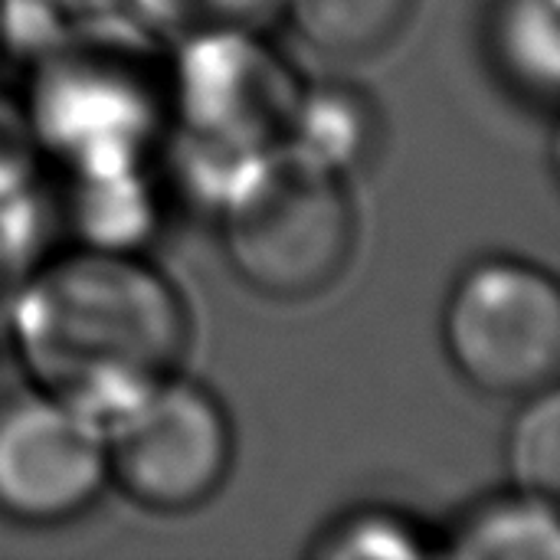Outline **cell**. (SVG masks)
I'll list each match as a JSON object with an SVG mask.
<instances>
[{"instance_id":"6da1fadb","label":"cell","mask_w":560,"mask_h":560,"mask_svg":"<svg viewBox=\"0 0 560 560\" xmlns=\"http://www.w3.org/2000/svg\"><path fill=\"white\" fill-rule=\"evenodd\" d=\"M13 338L36 390L85 417H115L177 371L187 312L154 266L118 246H85L30 279Z\"/></svg>"},{"instance_id":"7a4b0ae2","label":"cell","mask_w":560,"mask_h":560,"mask_svg":"<svg viewBox=\"0 0 560 560\" xmlns=\"http://www.w3.org/2000/svg\"><path fill=\"white\" fill-rule=\"evenodd\" d=\"M220 236L230 266L256 292L308 299L345 269L354 210L338 167L302 148H269L236 171Z\"/></svg>"},{"instance_id":"3957f363","label":"cell","mask_w":560,"mask_h":560,"mask_svg":"<svg viewBox=\"0 0 560 560\" xmlns=\"http://www.w3.org/2000/svg\"><path fill=\"white\" fill-rule=\"evenodd\" d=\"M443 345L466 384L492 397H528L560 371V289L522 259H482L453 285Z\"/></svg>"},{"instance_id":"277c9868","label":"cell","mask_w":560,"mask_h":560,"mask_svg":"<svg viewBox=\"0 0 560 560\" xmlns=\"http://www.w3.org/2000/svg\"><path fill=\"white\" fill-rule=\"evenodd\" d=\"M102 436L108 479L151 512L200 509L233 463V427L223 404L177 374L118 410Z\"/></svg>"},{"instance_id":"5b68a950","label":"cell","mask_w":560,"mask_h":560,"mask_svg":"<svg viewBox=\"0 0 560 560\" xmlns=\"http://www.w3.org/2000/svg\"><path fill=\"white\" fill-rule=\"evenodd\" d=\"M108 482L92 417L33 390L0 400V515L56 525L82 515Z\"/></svg>"},{"instance_id":"8992f818","label":"cell","mask_w":560,"mask_h":560,"mask_svg":"<svg viewBox=\"0 0 560 560\" xmlns=\"http://www.w3.org/2000/svg\"><path fill=\"white\" fill-rule=\"evenodd\" d=\"M450 555L463 560H558L555 499L512 492L472 509L453 528Z\"/></svg>"},{"instance_id":"52a82bcc","label":"cell","mask_w":560,"mask_h":560,"mask_svg":"<svg viewBox=\"0 0 560 560\" xmlns=\"http://www.w3.org/2000/svg\"><path fill=\"white\" fill-rule=\"evenodd\" d=\"M489 49L505 82L535 102L558 95V0H499L489 23Z\"/></svg>"},{"instance_id":"ba28073f","label":"cell","mask_w":560,"mask_h":560,"mask_svg":"<svg viewBox=\"0 0 560 560\" xmlns=\"http://www.w3.org/2000/svg\"><path fill=\"white\" fill-rule=\"evenodd\" d=\"M413 0H285L295 33L325 56H364L404 26Z\"/></svg>"},{"instance_id":"9c48e42d","label":"cell","mask_w":560,"mask_h":560,"mask_svg":"<svg viewBox=\"0 0 560 560\" xmlns=\"http://www.w3.org/2000/svg\"><path fill=\"white\" fill-rule=\"evenodd\" d=\"M505 469L515 492L555 499L560 489V394L545 387L525 397L505 433Z\"/></svg>"},{"instance_id":"30bf717a","label":"cell","mask_w":560,"mask_h":560,"mask_svg":"<svg viewBox=\"0 0 560 560\" xmlns=\"http://www.w3.org/2000/svg\"><path fill=\"white\" fill-rule=\"evenodd\" d=\"M308 555L322 560H410L423 558L427 545L400 515H390V512L351 515L348 512L328 532L318 535Z\"/></svg>"},{"instance_id":"8fae6325","label":"cell","mask_w":560,"mask_h":560,"mask_svg":"<svg viewBox=\"0 0 560 560\" xmlns=\"http://www.w3.org/2000/svg\"><path fill=\"white\" fill-rule=\"evenodd\" d=\"M36 161V128L33 121L0 98V200L13 197Z\"/></svg>"}]
</instances>
